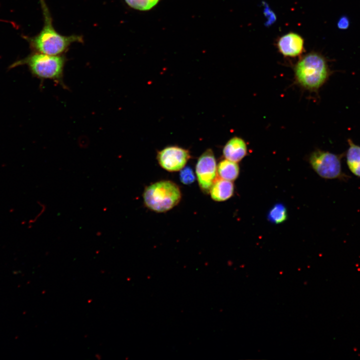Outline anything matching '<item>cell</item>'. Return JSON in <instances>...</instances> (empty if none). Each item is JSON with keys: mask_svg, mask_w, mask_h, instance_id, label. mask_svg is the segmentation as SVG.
Returning <instances> with one entry per match:
<instances>
[{"mask_svg": "<svg viewBox=\"0 0 360 360\" xmlns=\"http://www.w3.org/2000/svg\"><path fill=\"white\" fill-rule=\"evenodd\" d=\"M44 17V26L40 32L33 37H26L31 47L38 52L49 55H60L74 42H82V36H64L54 28L52 19L45 0H40Z\"/></svg>", "mask_w": 360, "mask_h": 360, "instance_id": "obj_1", "label": "cell"}, {"mask_svg": "<svg viewBox=\"0 0 360 360\" xmlns=\"http://www.w3.org/2000/svg\"><path fill=\"white\" fill-rule=\"evenodd\" d=\"M294 72L297 83L311 92L318 91L331 74L326 59L316 52L302 57L296 64Z\"/></svg>", "mask_w": 360, "mask_h": 360, "instance_id": "obj_2", "label": "cell"}, {"mask_svg": "<svg viewBox=\"0 0 360 360\" xmlns=\"http://www.w3.org/2000/svg\"><path fill=\"white\" fill-rule=\"evenodd\" d=\"M182 193L179 186L169 180H162L146 186L143 193L144 205L150 210L166 212L180 202Z\"/></svg>", "mask_w": 360, "mask_h": 360, "instance_id": "obj_3", "label": "cell"}, {"mask_svg": "<svg viewBox=\"0 0 360 360\" xmlns=\"http://www.w3.org/2000/svg\"><path fill=\"white\" fill-rule=\"evenodd\" d=\"M66 60L65 56L62 54L49 55L37 52L29 56L23 61L28 64L36 76L52 80L64 86V70Z\"/></svg>", "mask_w": 360, "mask_h": 360, "instance_id": "obj_4", "label": "cell"}, {"mask_svg": "<svg viewBox=\"0 0 360 360\" xmlns=\"http://www.w3.org/2000/svg\"><path fill=\"white\" fill-rule=\"evenodd\" d=\"M342 156L318 149L310 154L308 162L313 170L322 178L345 180H348V176L342 170Z\"/></svg>", "mask_w": 360, "mask_h": 360, "instance_id": "obj_5", "label": "cell"}, {"mask_svg": "<svg viewBox=\"0 0 360 360\" xmlns=\"http://www.w3.org/2000/svg\"><path fill=\"white\" fill-rule=\"evenodd\" d=\"M196 173L201 190L204 193L209 192L217 176L216 160L211 149H207L199 157L196 166Z\"/></svg>", "mask_w": 360, "mask_h": 360, "instance_id": "obj_6", "label": "cell"}, {"mask_svg": "<svg viewBox=\"0 0 360 360\" xmlns=\"http://www.w3.org/2000/svg\"><path fill=\"white\" fill-rule=\"evenodd\" d=\"M190 158L188 150L176 146L164 148L158 152L156 156L160 166L170 172L180 170Z\"/></svg>", "mask_w": 360, "mask_h": 360, "instance_id": "obj_7", "label": "cell"}, {"mask_svg": "<svg viewBox=\"0 0 360 360\" xmlns=\"http://www.w3.org/2000/svg\"><path fill=\"white\" fill-rule=\"evenodd\" d=\"M276 46L285 56L294 58L300 56L304 50V40L298 34L290 32L280 38Z\"/></svg>", "mask_w": 360, "mask_h": 360, "instance_id": "obj_8", "label": "cell"}, {"mask_svg": "<svg viewBox=\"0 0 360 360\" xmlns=\"http://www.w3.org/2000/svg\"><path fill=\"white\" fill-rule=\"evenodd\" d=\"M248 149L245 141L242 138H231L223 148L222 153L226 159L238 162L247 154Z\"/></svg>", "mask_w": 360, "mask_h": 360, "instance_id": "obj_9", "label": "cell"}, {"mask_svg": "<svg viewBox=\"0 0 360 360\" xmlns=\"http://www.w3.org/2000/svg\"><path fill=\"white\" fill-rule=\"evenodd\" d=\"M234 184L232 181L220 178L216 179L209 192L214 200L223 202L234 195Z\"/></svg>", "mask_w": 360, "mask_h": 360, "instance_id": "obj_10", "label": "cell"}, {"mask_svg": "<svg viewBox=\"0 0 360 360\" xmlns=\"http://www.w3.org/2000/svg\"><path fill=\"white\" fill-rule=\"evenodd\" d=\"M348 142L349 146L346 153L347 165L354 174L360 178V146L350 139Z\"/></svg>", "mask_w": 360, "mask_h": 360, "instance_id": "obj_11", "label": "cell"}, {"mask_svg": "<svg viewBox=\"0 0 360 360\" xmlns=\"http://www.w3.org/2000/svg\"><path fill=\"white\" fill-rule=\"evenodd\" d=\"M217 172L221 178L232 182L239 176L240 167L237 162L225 159L218 163Z\"/></svg>", "mask_w": 360, "mask_h": 360, "instance_id": "obj_12", "label": "cell"}, {"mask_svg": "<svg viewBox=\"0 0 360 360\" xmlns=\"http://www.w3.org/2000/svg\"><path fill=\"white\" fill-rule=\"evenodd\" d=\"M267 218L268 220L272 224H281L288 218L286 208L282 204H276L268 211Z\"/></svg>", "mask_w": 360, "mask_h": 360, "instance_id": "obj_13", "label": "cell"}, {"mask_svg": "<svg viewBox=\"0 0 360 360\" xmlns=\"http://www.w3.org/2000/svg\"><path fill=\"white\" fill-rule=\"evenodd\" d=\"M130 8L140 11H147L154 8L160 0H124Z\"/></svg>", "mask_w": 360, "mask_h": 360, "instance_id": "obj_14", "label": "cell"}, {"mask_svg": "<svg viewBox=\"0 0 360 360\" xmlns=\"http://www.w3.org/2000/svg\"><path fill=\"white\" fill-rule=\"evenodd\" d=\"M180 178L183 184H190L195 181L196 176L192 168L188 166L180 170Z\"/></svg>", "mask_w": 360, "mask_h": 360, "instance_id": "obj_15", "label": "cell"}, {"mask_svg": "<svg viewBox=\"0 0 360 360\" xmlns=\"http://www.w3.org/2000/svg\"><path fill=\"white\" fill-rule=\"evenodd\" d=\"M350 25L348 18L346 16L341 17L337 24L338 27L340 30L347 29Z\"/></svg>", "mask_w": 360, "mask_h": 360, "instance_id": "obj_16", "label": "cell"}]
</instances>
